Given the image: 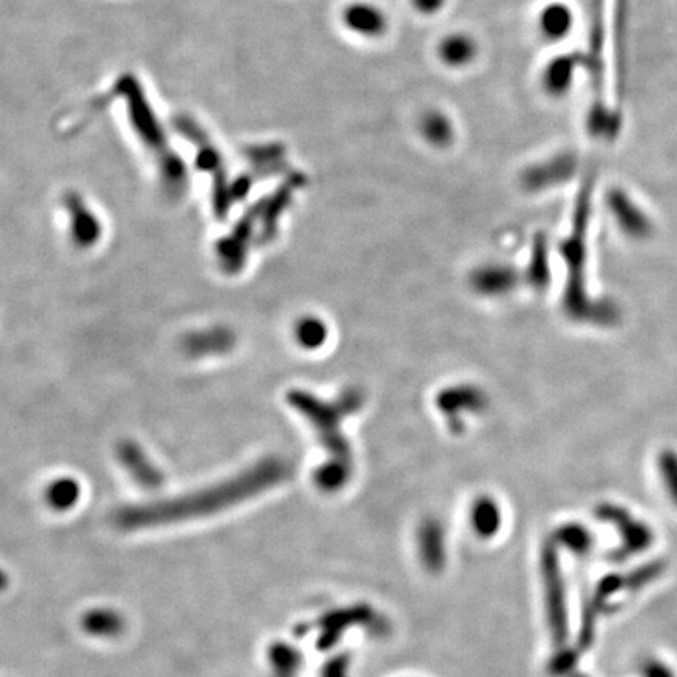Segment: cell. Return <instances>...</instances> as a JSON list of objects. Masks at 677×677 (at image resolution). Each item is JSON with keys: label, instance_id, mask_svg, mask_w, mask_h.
Masks as SVG:
<instances>
[{"label": "cell", "instance_id": "6da1fadb", "mask_svg": "<svg viewBox=\"0 0 677 677\" xmlns=\"http://www.w3.org/2000/svg\"><path fill=\"white\" fill-rule=\"evenodd\" d=\"M605 204L612 217L615 228L632 242H648L654 236L656 223L640 201L623 187H613L607 196Z\"/></svg>", "mask_w": 677, "mask_h": 677}, {"label": "cell", "instance_id": "7a4b0ae2", "mask_svg": "<svg viewBox=\"0 0 677 677\" xmlns=\"http://www.w3.org/2000/svg\"><path fill=\"white\" fill-rule=\"evenodd\" d=\"M236 345V334L226 326H210L207 330L193 331L182 341V348L192 358L226 355Z\"/></svg>", "mask_w": 677, "mask_h": 677}, {"label": "cell", "instance_id": "3957f363", "mask_svg": "<svg viewBox=\"0 0 677 677\" xmlns=\"http://www.w3.org/2000/svg\"><path fill=\"white\" fill-rule=\"evenodd\" d=\"M576 26V13L573 7L562 2L554 0L551 4L541 10L538 15V29L541 37L549 43H562L571 35Z\"/></svg>", "mask_w": 677, "mask_h": 677}, {"label": "cell", "instance_id": "277c9868", "mask_svg": "<svg viewBox=\"0 0 677 677\" xmlns=\"http://www.w3.org/2000/svg\"><path fill=\"white\" fill-rule=\"evenodd\" d=\"M69 225L71 237L79 248L95 247L101 239L102 226L98 218L82 204L79 198L68 200Z\"/></svg>", "mask_w": 677, "mask_h": 677}, {"label": "cell", "instance_id": "5b68a950", "mask_svg": "<svg viewBox=\"0 0 677 677\" xmlns=\"http://www.w3.org/2000/svg\"><path fill=\"white\" fill-rule=\"evenodd\" d=\"M579 68H585V57L582 55L566 54L555 58L547 66L544 74V87L554 96H563L573 87Z\"/></svg>", "mask_w": 677, "mask_h": 677}, {"label": "cell", "instance_id": "8992f818", "mask_svg": "<svg viewBox=\"0 0 677 677\" xmlns=\"http://www.w3.org/2000/svg\"><path fill=\"white\" fill-rule=\"evenodd\" d=\"M118 455H120L124 466L131 469L132 474L137 475L138 478H142L145 482L153 483L154 480L159 478V474H157L153 463L148 460L142 447L135 444V442L124 441L123 444H121L120 449H118Z\"/></svg>", "mask_w": 677, "mask_h": 677}, {"label": "cell", "instance_id": "52a82bcc", "mask_svg": "<svg viewBox=\"0 0 677 677\" xmlns=\"http://www.w3.org/2000/svg\"><path fill=\"white\" fill-rule=\"evenodd\" d=\"M513 283L510 270L505 267H486L475 273L474 286L483 294H504Z\"/></svg>", "mask_w": 677, "mask_h": 677}, {"label": "cell", "instance_id": "ba28073f", "mask_svg": "<svg viewBox=\"0 0 677 677\" xmlns=\"http://www.w3.org/2000/svg\"><path fill=\"white\" fill-rule=\"evenodd\" d=\"M328 337V326L317 317H305L295 325V339L298 344L308 350L322 347Z\"/></svg>", "mask_w": 677, "mask_h": 677}, {"label": "cell", "instance_id": "9c48e42d", "mask_svg": "<svg viewBox=\"0 0 677 677\" xmlns=\"http://www.w3.org/2000/svg\"><path fill=\"white\" fill-rule=\"evenodd\" d=\"M657 474L663 488L667 489L671 499L677 504V449L663 447L656 458Z\"/></svg>", "mask_w": 677, "mask_h": 677}, {"label": "cell", "instance_id": "30bf717a", "mask_svg": "<svg viewBox=\"0 0 677 677\" xmlns=\"http://www.w3.org/2000/svg\"><path fill=\"white\" fill-rule=\"evenodd\" d=\"M474 55V43L466 37L453 35V37L447 38L441 46V57L447 65H466V63L471 62Z\"/></svg>", "mask_w": 677, "mask_h": 677}, {"label": "cell", "instance_id": "8fae6325", "mask_svg": "<svg viewBox=\"0 0 677 677\" xmlns=\"http://www.w3.org/2000/svg\"><path fill=\"white\" fill-rule=\"evenodd\" d=\"M347 24L364 33H380L383 29V15L375 8L350 7L347 11Z\"/></svg>", "mask_w": 677, "mask_h": 677}, {"label": "cell", "instance_id": "7c38bea8", "mask_svg": "<svg viewBox=\"0 0 677 677\" xmlns=\"http://www.w3.org/2000/svg\"><path fill=\"white\" fill-rule=\"evenodd\" d=\"M497 511L494 505L488 500H483L482 504L475 508V522H477L482 529H493L494 522L497 521Z\"/></svg>", "mask_w": 677, "mask_h": 677}]
</instances>
